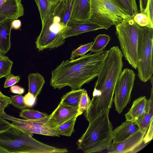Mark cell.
<instances>
[{
  "mask_svg": "<svg viewBox=\"0 0 153 153\" xmlns=\"http://www.w3.org/2000/svg\"><path fill=\"white\" fill-rule=\"evenodd\" d=\"M128 16L133 17L139 11L135 0H113Z\"/></svg>",
  "mask_w": 153,
  "mask_h": 153,
  "instance_id": "obj_23",
  "label": "cell"
},
{
  "mask_svg": "<svg viewBox=\"0 0 153 153\" xmlns=\"http://www.w3.org/2000/svg\"><path fill=\"white\" fill-rule=\"evenodd\" d=\"M7 0H0V6Z\"/></svg>",
  "mask_w": 153,
  "mask_h": 153,
  "instance_id": "obj_43",
  "label": "cell"
},
{
  "mask_svg": "<svg viewBox=\"0 0 153 153\" xmlns=\"http://www.w3.org/2000/svg\"><path fill=\"white\" fill-rule=\"evenodd\" d=\"M62 0H34L38 7L42 24L53 13Z\"/></svg>",
  "mask_w": 153,
  "mask_h": 153,
  "instance_id": "obj_19",
  "label": "cell"
},
{
  "mask_svg": "<svg viewBox=\"0 0 153 153\" xmlns=\"http://www.w3.org/2000/svg\"><path fill=\"white\" fill-rule=\"evenodd\" d=\"M85 90L81 88L72 90L63 95L60 102L65 105L78 108L81 97Z\"/></svg>",
  "mask_w": 153,
  "mask_h": 153,
  "instance_id": "obj_21",
  "label": "cell"
},
{
  "mask_svg": "<svg viewBox=\"0 0 153 153\" xmlns=\"http://www.w3.org/2000/svg\"><path fill=\"white\" fill-rule=\"evenodd\" d=\"M65 1L62 0L54 12L42 24L41 32L36 41L39 51L59 47L64 43L63 33L66 26L63 23Z\"/></svg>",
  "mask_w": 153,
  "mask_h": 153,
  "instance_id": "obj_5",
  "label": "cell"
},
{
  "mask_svg": "<svg viewBox=\"0 0 153 153\" xmlns=\"http://www.w3.org/2000/svg\"><path fill=\"white\" fill-rule=\"evenodd\" d=\"M9 153L6 150L0 147V153Z\"/></svg>",
  "mask_w": 153,
  "mask_h": 153,
  "instance_id": "obj_42",
  "label": "cell"
},
{
  "mask_svg": "<svg viewBox=\"0 0 153 153\" xmlns=\"http://www.w3.org/2000/svg\"><path fill=\"white\" fill-rule=\"evenodd\" d=\"M11 98L4 95L0 97V114L5 112V108L10 104Z\"/></svg>",
  "mask_w": 153,
  "mask_h": 153,
  "instance_id": "obj_35",
  "label": "cell"
},
{
  "mask_svg": "<svg viewBox=\"0 0 153 153\" xmlns=\"http://www.w3.org/2000/svg\"><path fill=\"white\" fill-rule=\"evenodd\" d=\"M78 115L72 117L55 129L60 136L63 135L68 137L71 136L74 131V126Z\"/></svg>",
  "mask_w": 153,
  "mask_h": 153,
  "instance_id": "obj_25",
  "label": "cell"
},
{
  "mask_svg": "<svg viewBox=\"0 0 153 153\" xmlns=\"http://www.w3.org/2000/svg\"><path fill=\"white\" fill-rule=\"evenodd\" d=\"M129 17L116 25V34L121 52L128 63L134 69L137 68V47L140 26Z\"/></svg>",
  "mask_w": 153,
  "mask_h": 153,
  "instance_id": "obj_6",
  "label": "cell"
},
{
  "mask_svg": "<svg viewBox=\"0 0 153 153\" xmlns=\"http://www.w3.org/2000/svg\"><path fill=\"white\" fill-rule=\"evenodd\" d=\"M111 40L108 35L100 34L94 38V41L89 50L91 52L97 53L103 50Z\"/></svg>",
  "mask_w": 153,
  "mask_h": 153,
  "instance_id": "obj_24",
  "label": "cell"
},
{
  "mask_svg": "<svg viewBox=\"0 0 153 153\" xmlns=\"http://www.w3.org/2000/svg\"><path fill=\"white\" fill-rule=\"evenodd\" d=\"M64 0L66 1V0Z\"/></svg>",
  "mask_w": 153,
  "mask_h": 153,
  "instance_id": "obj_46",
  "label": "cell"
},
{
  "mask_svg": "<svg viewBox=\"0 0 153 153\" xmlns=\"http://www.w3.org/2000/svg\"><path fill=\"white\" fill-rule=\"evenodd\" d=\"M90 11L91 0H76L69 21L89 20Z\"/></svg>",
  "mask_w": 153,
  "mask_h": 153,
  "instance_id": "obj_17",
  "label": "cell"
},
{
  "mask_svg": "<svg viewBox=\"0 0 153 153\" xmlns=\"http://www.w3.org/2000/svg\"><path fill=\"white\" fill-rule=\"evenodd\" d=\"M140 130L138 124L132 121L123 122L113 130L112 142H122L133 135Z\"/></svg>",
  "mask_w": 153,
  "mask_h": 153,
  "instance_id": "obj_16",
  "label": "cell"
},
{
  "mask_svg": "<svg viewBox=\"0 0 153 153\" xmlns=\"http://www.w3.org/2000/svg\"><path fill=\"white\" fill-rule=\"evenodd\" d=\"M130 17L117 5L113 0H91L89 20L108 30Z\"/></svg>",
  "mask_w": 153,
  "mask_h": 153,
  "instance_id": "obj_8",
  "label": "cell"
},
{
  "mask_svg": "<svg viewBox=\"0 0 153 153\" xmlns=\"http://www.w3.org/2000/svg\"><path fill=\"white\" fill-rule=\"evenodd\" d=\"M142 13L147 15L151 23L153 24V0H149L146 9Z\"/></svg>",
  "mask_w": 153,
  "mask_h": 153,
  "instance_id": "obj_37",
  "label": "cell"
},
{
  "mask_svg": "<svg viewBox=\"0 0 153 153\" xmlns=\"http://www.w3.org/2000/svg\"><path fill=\"white\" fill-rule=\"evenodd\" d=\"M91 100L87 91L85 90L82 94L79 102L78 110L82 114L89 108Z\"/></svg>",
  "mask_w": 153,
  "mask_h": 153,
  "instance_id": "obj_31",
  "label": "cell"
},
{
  "mask_svg": "<svg viewBox=\"0 0 153 153\" xmlns=\"http://www.w3.org/2000/svg\"><path fill=\"white\" fill-rule=\"evenodd\" d=\"M36 99L32 94L29 92L24 97L25 103L28 108H31L35 105Z\"/></svg>",
  "mask_w": 153,
  "mask_h": 153,
  "instance_id": "obj_34",
  "label": "cell"
},
{
  "mask_svg": "<svg viewBox=\"0 0 153 153\" xmlns=\"http://www.w3.org/2000/svg\"><path fill=\"white\" fill-rule=\"evenodd\" d=\"M48 115L33 109L25 108L20 113L19 116L26 120H34L46 117Z\"/></svg>",
  "mask_w": 153,
  "mask_h": 153,
  "instance_id": "obj_26",
  "label": "cell"
},
{
  "mask_svg": "<svg viewBox=\"0 0 153 153\" xmlns=\"http://www.w3.org/2000/svg\"><path fill=\"white\" fill-rule=\"evenodd\" d=\"M10 92L14 94L19 95L23 94L25 92V89L18 85H14L10 88Z\"/></svg>",
  "mask_w": 153,
  "mask_h": 153,
  "instance_id": "obj_38",
  "label": "cell"
},
{
  "mask_svg": "<svg viewBox=\"0 0 153 153\" xmlns=\"http://www.w3.org/2000/svg\"><path fill=\"white\" fill-rule=\"evenodd\" d=\"M135 79L134 71L126 68L121 72L116 82L113 102L116 111L119 114L122 112L130 101Z\"/></svg>",
  "mask_w": 153,
  "mask_h": 153,
  "instance_id": "obj_9",
  "label": "cell"
},
{
  "mask_svg": "<svg viewBox=\"0 0 153 153\" xmlns=\"http://www.w3.org/2000/svg\"><path fill=\"white\" fill-rule=\"evenodd\" d=\"M107 51L91 53L73 60L63 61L51 72L50 85L55 89L69 86L79 89L97 77Z\"/></svg>",
  "mask_w": 153,
  "mask_h": 153,
  "instance_id": "obj_1",
  "label": "cell"
},
{
  "mask_svg": "<svg viewBox=\"0 0 153 153\" xmlns=\"http://www.w3.org/2000/svg\"><path fill=\"white\" fill-rule=\"evenodd\" d=\"M153 88H152L150 97L148 100L147 111L142 119L138 124L139 130L145 134L152 120H153Z\"/></svg>",
  "mask_w": 153,
  "mask_h": 153,
  "instance_id": "obj_22",
  "label": "cell"
},
{
  "mask_svg": "<svg viewBox=\"0 0 153 153\" xmlns=\"http://www.w3.org/2000/svg\"><path fill=\"white\" fill-rule=\"evenodd\" d=\"M11 123L0 116V132L5 130L8 128Z\"/></svg>",
  "mask_w": 153,
  "mask_h": 153,
  "instance_id": "obj_39",
  "label": "cell"
},
{
  "mask_svg": "<svg viewBox=\"0 0 153 153\" xmlns=\"http://www.w3.org/2000/svg\"><path fill=\"white\" fill-rule=\"evenodd\" d=\"M21 0H7L0 6V17L3 21L17 19L24 15Z\"/></svg>",
  "mask_w": 153,
  "mask_h": 153,
  "instance_id": "obj_14",
  "label": "cell"
},
{
  "mask_svg": "<svg viewBox=\"0 0 153 153\" xmlns=\"http://www.w3.org/2000/svg\"><path fill=\"white\" fill-rule=\"evenodd\" d=\"M10 104L20 109H23L27 108L24 102V97L21 95L11 96Z\"/></svg>",
  "mask_w": 153,
  "mask_h": 153,
  "instance_id": "obj_32",
  "label": "cell"
},
{
  "mask_svg": "<svg viewBox=\"0 0 153 153\" xmlns=\"http://www.w3.org/2000/svg\"><path fill=\"white\" fill-rule=\"evenodd\" d=\"M22 25L21 21L18 19L13 20L11 22V28L15 30H18L20 28Z\"/></svg>",
  "mask_w": 153,
  "mask_h": 153,
  "instance_id": "obj_40",
  "label": "cell"
},
{
  "mask_svg": "<svg viewBox=\"0 0 153 153\" xmlns=\"http://www.w3.org/2000/svg\"><path fill=\"white\" fill-rule=\"evenodd\" d=\"M4 95L1 93V92L0 91V97L1 96H2Z\"/></svg>",
  "mask_w": 153,
  "mask_h": 153,
  "instance_id": "obj_44",
  "label": "cell"
},
{
  "mask_svg": "<svg viewBox=\"0 0 153 153\" xmlns=\"http://www.w3.org/2000/svg\"><path fill=\"white\" fill-rule=\"evenodd\" d=\"M28 92L36 98L40 93L45 81L44 77L38 73L30 74L28 76Z\"/></svg>",
  "mask_w": 153,
  "mask_h": 153,
  "instance_id": "obj_20",
  "label": "cell"
},
{
  "mask_svg": "<svg viewBox=\"0 0 153 153\" xmlns=\"http://www.w3.org/2000/svg\"><path fill=\"white\" fill-rule=\"evenodd\" d=\"M153 120H152L143 139L145 144L150 141L153 137Z\"/></svg>",
  "mask_w": 153,
  "mask_h": 153,
  "instance_id": "obj_36",
  "label": "cell"
},
{
  "mask_svg": "<svg viewBox=\"0 0 153 153\" xmlns=\"http://www.w3.org/2000/svg\"><path fill=\"white\" fill-rule=\"evenodd\" d=\"M146 134L139 130L126 140L118 143L112 142L109 149L108 153H131L143 142Z\"/></svg>",
  "mask_w": 153,
  "mask_h": 153,
  "instance_id": "obj_12",
  "label": "cell"
},
{
  "mask_svg": "<svg viewBox=\"0 0 153 153\" xmlns=\"http://www.w3.org/2000/svg\"><path fill=\"white\" fill-rule=\"evenodd\" d=\"M76 0H66L65 2V12L63 23L66 26L69 21Z\"/></svg>",
  "mask_w": 153,
  "mask_h": 153,
  "instance_id": "obj_30",
  "label": "cell"
},
{
  "mask_svg": "<svg viewBox=\"0 0 153 153\" xmlns=\"http://www.w3.org/2000/svg\"><path fill=\"white\" fill-rule=\"evenodd\" d=\"M0 116L5 120L12 121L16 126L29 134L59 137L55 129L50 127L47 123L50 114L34 120L19 119L10 115L5 112L0 114Z\"/></svg>",
  "mask_w": 153,
  "mask_h": 153,
  "instance_id": "obj_10",
  "label": "cell"
},
{
  "mask_svg": "<svg viewBox=\"0 0 153 153\" xmlns=\"http://www.w3.org/2000/svg\"><path fill=\"white\" fill-rule=\"evenodd\" d=\"M13 20L7 19L0 23V55L5 56L10 48V33Z\"/></svg>",
  "mask_w": 153,
  "mask_h": 153,
  "instance_id": "obj_18",
  "label": "cell"
},
{
  "mask_svg": "<svg viewBox=\"0 0 153 153\" xmlns=\"http://www.w3.org/2000/svg\"><path fill=\"white\" fill-rule=\"evenodd\" d=\"M101 29L104 28L102 25L89 20L86 21L70 20L63 32V37L65 39L70 37Z\"/></svg>",
  "mask_w": 153,
  "mask_h": 153,
  "instance_id": "obj_13",
  "label": "cell"
},
{
  "mask_svg": "<svg viewBox=\"0 0 153 153\" xmlns=\"http://www.w3.org/2000/svg\"><path fill=\"white\" fill-rule=\"evenodd\" d=\"M13 62L5 56H1L0 58V79L6 77L11 74Z\"/></svg>",
  "mask_w": 153,
  "mask_h": 153,
  "instance_id": "obj_27",
  "label": "cell"
},
{
  "mask_svg": "<svg viewBox=\"0 0 153 153\" xmlns=\"http://www.w3.org/2000/svg\"><path fill=\"white\" fill-rule=\"evenodd\" d=\"M148 103V100L145 96L136 99L128 111L125 115L126 121H132L138 124L147 111Z\"/></svg>",
  "mask_w": 153,
  "mask_h": 153,
  "instance_id": "obj_15",
  "label": "cell"
},
{
  "mask_svg": "<svg viewBox=\"0 0 153 153\" xmlns=\"http://www.w3.org/2000/svg\"><path fill=\"white\" fill-rule=\"evenodd\" d=\"M82 114L78 108L65 105L60 102L50 114L47 123L50 127L55 129L72 117Z\"/></svg>",
  "mask_w": 153,
  "mask_h": 153,
  "instance_id": "obj_11",
  "label": "cell"
},
{
  "mask_svg": "<svg viewBox=\"0 0 153 153\" xmlns=\"http://www.w3.org/2000/svg\"><path fill=\"white\" fill-rule=\"evenodd\" d=\"M123 55L118 46L107 51L94 86L89 111L97 115L111 108L116 82L122 71Z\"/></svg>",
  "mask_w": 153,
  "mask_h": 153,
  "instance_id": "obj_2",
  "label": "cell"
},
{
  "mask_svg": "<svg viewBox=\"0 0 153 153\" xmlns=\"http://www.w3.org/2000/svg\"><path fill=\"white\" fill-rule=\"evenodd\" d=\"M20 79L19 76H15L11 74L6 77L4 87V88H7L14 85L18 83Z\"/></svg>",
  "mask_w": 153,
  "mask_h": 153,
  "instance_id": "obj_33",
  "label": "cell"
},
{
  "mask_svg": "<svg viewBox=\"0 0 153 153\" xmlns=\"http://www.w3.org/2000/svg\"><path fill=\"white\" fill-rule=\"evenodd\" d=\"M93 42L88 43L86 44L80 46L76 49L72 51L70 58L71 60H73L75 57H78L79 56H83L88 51L91 47Z\"/></svg>",
  "mask_w": 153,
  "mask_h": 153,
  "instance_id": "obj_29",
  "label": "cell"
},
{
  "mask_svg": "<svg viewBox=\"0 0 153 153\" xmlns=\"http://www.w3.org/2000/svg\"><path fill=\"white\" fill-rule=\"evenodd\" d=\"M153 28L141 27L137 47L138 76L143 82L149 80L153 74Z\"/></svg>",
  "mask_w": 153,
  "mask_h": 153,
  "instance_id": "obj_7",
  "label": "cell"
},
{
  "mask_svg": "<svg viewBox=\"0 0 153 153\" xmlns=\"http://www.w3.org/2000/svg\"><path fill=\"white\" fill-rule=\"evenodd\" d=\"M110 110L88 122L86 130L76 142L78 149L84 153H92L109 149L112 143L113 130L109 117Z\"/></svg>",
  "mask_w": 153,
  "mask_h": 153,
  "instance_id": "obj_3",
  "label": "cell"
},
{
  "mask_svg": "<svg viewBox=\"0 0 153 153\" xmlns=\"http://www.w3.org/2000/svg\"><path fill=\"white\" fill-rule=\"evenodd\" d=\"M1 56L0 55V58L1 57Z\"/></svg>",
  "mask_w": 153,
  "mask_h": 153,
  "instance_id": "obj_45",
  "label": "cell"
},
{
  "mask_svg": "<svg viewBox=\"0 0 153 153\" xmlns=\"http://www.w3.org/2000/svg\"><path fill=\"white\" fill-rule=\"evenodd\" d=\"M0 147L12 153H65L68 151L66 148H57L37 140L13 123L8 128L0 132Z\"/></svg>",
  "mask_w": 153,
  "mask_h": 153,
  "instance_id": "obj_4",
  "label": "cell"
},
{
  "mask_svg": "<svg viewBox=\"0 0 153 153\" xmlns=\"http://www.w3.org/2000/svg\"><path fill=\"white\" fill-rule=\"evenodd\" d=\"M134 21L141 27H146L153 28V24L152 23L149 17L146 14L138 13L133 17Z\"/></svg>",
  "mask_w": 153,
  "mask_h": 153,
  "instance_id": "obj_28",
  "label": "cell"
},
{
  "mask_svg": "<svg viewBox=\"0 0 153 153\" xmlns=\"http://www.w3.org/2000/svg\"><path fill=\"white\" fill-rule=\"evenodd\" d=\"M140 11L142 13L145 10L147 7L149 0H139Z\"/></svg>",
  "mask_w": 153,
  "mask_h": 153,
  "instance_id": "obj_41",
  "label": "cell"
}]
</instances>
